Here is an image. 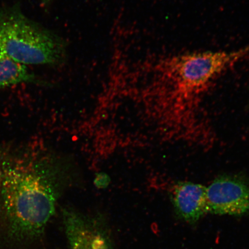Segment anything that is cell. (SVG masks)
Segmentation results:
<instances>
[{
  "label": "cell",
  "mask_w": 249,
  "mask_h": 249,
  "mask_svg": "<svg viewBox=\"0 0 249 249\" xmlns=\"http://www.w3.org/2000/svg\"><path fill=\"white\" fill-rule=\"evenodd\" d=\"M249 54V45L233 51L167 55L151 68L149 93L164 139L208 148L214 133L202 105L217 80Z\"/></svg>",
  "instance_id": "6da1fadb"
},
{
  "label": "cell",
  "mask_w": 249,
  "mask_h": 249,
  "mask_svg": "<svg viewBox=\"0 0 249 249\" xmlns=\"http://www.w3.org/2000/svg\"><path fill=\"white\" fill-rule=\"evenodd\" d=\"M65 166L30 149L2 157L1 211L9 237L23 242L42 234L66 182Z\"/></svg>",
  "instance_id": "7a4b0ae2"
},
{
  "label": "cell",
  "mask_w": 249,
  "mask_h": 249,
  "mask_svg": "<svg viewBox=\"0 0 249 249\" xmlns=\"http://www.w3.org/2000/svg\"><path fill=\"white\" fill-rule=\"evenodd\" d=\"M0 52L26 67L55 65L65 60L66 46L61 37L14 5L0 9Z\"/></svg>",
  "instance_id": "3957f363"
},
{
  "label": "cell",
  "mask_w": 249,
  "mask_h": 249,
  "mask_svg": "<svg viewBox=\"0 0 249 249\" xmlns=\"http://www.w3.org/2000/svg\"><path fill=\"white\" fill-rule=\"evenodd\" d=\"M206 209L217 215L249 214V180L238 175L217 177L206 187Z\"/></svg>",
  "instance_id": "277c9868"
},
{
  "label": "cell",
  "mask_w": 249,
  "mask_h": 249,
  "mask_svg": "<svg viewBox=\"0 0 249 249\" xmlns=\"http://www.w3.org/2000/svg\"><path fill=\"white\" fill-rule=\"evenodd\" d=\"M62 213L71 249H114L111 232L102 217L71 208H64Z\"/></svg>",
  "instance_id": "5b68a950"
},
{
  "label": "cell",
  "mask_w": 249,
  "mask_h": 249,
  "mask_svg": "<svg viewBox=\"0 0 249 249\" xmlns=\"http://www.w3.org/2000/svg\"><path fill=\"white\" fill-rule=\"evenodd\" d=\"M169 189L171 201L179 219L195 225L207 214L206 186L193 182L177 181Z\"/></svg>",
  "instance_id": "8992f818"
},
{
  "label": "cell",
  "mask_w": 249,
  "mask_h": 249,
  "mask_svg": "<svg viewBox=\"0 0 249 249\" xmlns=\"http://www.w3.org/2000/svg\"><path fill=\"white\" fill-rule=\"evenodd\" d=\"M21 83L43 82L26 66L17 63L0 52V89Z\"/></svg>",
  "instance_id": "52a82bcc"
},
{
  "label": "cell",
  "mask_w": 249,
  "mask_h": 249,
  "mask_svg": "<svg viewBox=\"0 0 249 249\" xmlns=\"http://www.w3.org/2000/svg\"><path fill=\"white\" fill-rule=\"evenodd\" d=\"M2 157H0V211H1V192L2 186Z\"/></svg>",
  "instance_id": "ba28073f"
},
{
  "label": "cell",
  "mask_w": 249,
  "mask_h": 249,
  "mask_svg": "<svg viewBox=\"0 0 249 249\" xmlns=\"http://www.w3.org/2000/svg\"><path fill=\"white\" fill-rule=\"evenodd\" d=\"M53 1V0H41V1L43 3V4H48L49 3H51Z\"/></svg>",
  "instance_id": "9c48e42d"
}]
</instances>
